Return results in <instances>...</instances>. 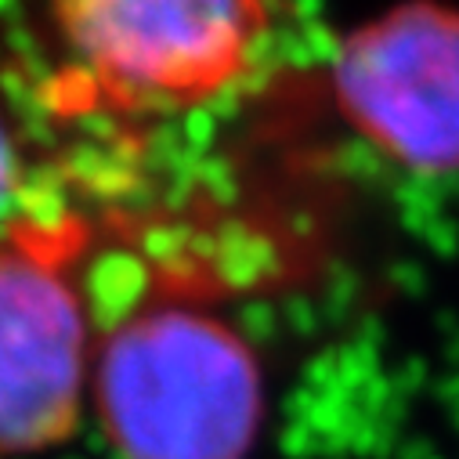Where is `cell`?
<instances>
[{
	"mask_svg": "<svg viewBox=\"0 0 459 459\" xmlns=\"http://www.w3.org/2000/svg\"><path fill=\"white\" fill-rule=\"evenodd\" d=\"M91 398L120 459H247L264 423V369L221 315L149 304L91 355Z\"/></svg>",
	"mask_w": 459,
	"mask_h": 459,
	"instance_id": "obj_1",
	"label": "cell"
},
{
	"mask_svg": "<svg viewBox=\"0 0 459 459\" xmlns=\"http://www.w3.org/2000/svg\"><path fill=\"white\" fill-rule=\"evenodd\" d=\"M73 257L65 224L0 232V455L55 448L80 427L91 343Z\"/></svg>",
	"mask_w": 459,
	"mask_h": 459,
	"instance_id": "obj_3",
	"label": "cell"
},
{
	"mask_svg": "<svg viewBox=\"0 0 459 459\" xmlns=\"http://www.w3.org/2000/svg\"><path fill=\"white\" fill-rule=\"evenodd\" d=\"M272 12L254 0H73L55 30L94 94L124 112L195 108L232 91Z\"/></svg>",
	"mask_w": 459,
	"mask_h": 459,
	"instance_id": "obj_2",
	"label": "cell"
},
{
	"mask_svg": "<svg viewBox=\"0 0 459 459\" xmlns=\"http://www.w3.org/2000/svg\"><path fill=\"white\" fill-rule=\"evenodd\" d=\"M333 98L377 152L416 174H459V8L402 4L340 40Z\"/></svg>",
	"mask_w": 459,
	"mask_h": 459,
	"instance_id": "obj_4",
	"label": "cell"
},
{
	"mask_svg": "<svg viewBox=\"0 0 459 459\" xmlns=\"http://www.w3.org/2000/svg\"><path fill=\"white\" fill-rule=\"evenodd\" d=\"M15 174H19V160H15V145H12V134L0 120V210H4L12 188H15Z\"/></svg>",
	"mask_w": 459,
	"mask_h": 459,
	"instance_id": "obj_5",
	"label": "cell"
}]
</instances>
